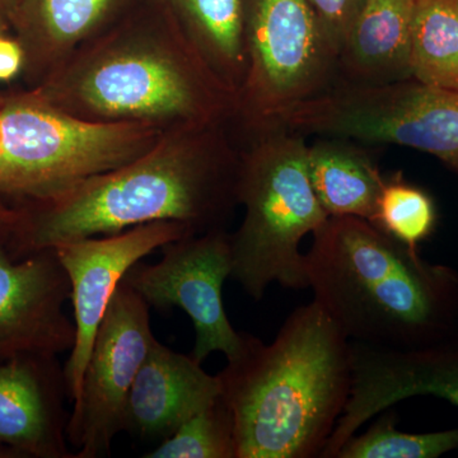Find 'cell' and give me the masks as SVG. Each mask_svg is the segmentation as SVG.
<instances>
[{
	"label": "cell",
	"instance_id": "obj_7",
	"mask_svg": "<svg viewBox=\"0 0 458 458\" xmlns=\"http://www.w3.org/2000/svg\"><path fill=\"white\" fill-rule=\"evenodd\" d=\"M246 41L238 131L264 128L337 84V55L311 0H247Z\"/></svg>",
	"mask_w": 458,
	"mask_h": 458
},
{
	"label": "cell",
	"instance_id": "obj_23",
	"mask_svg": "<svg viewBox=\"0 0 458 458\" xmlns=\"http://www.w3.org/2000/svg\"><path fill=\"white\" fill-rule=\"evenodd\" d=\"M146 458H237L233 415L222 397L159 443Z\"/></svg>",
	"mask_w": 458,
	"mask_h": 458
},
{
	"label": "cell",
	"instance_id": "obj_1",
	"mask_svg": "<svg viewBox=\"0 0 458 458\" xmlns=\"http://www.w3.org/2000/svg\"><path fill=\"white\" fill-rule=\"evenodd\" d=\"M238 168L233 123L164 132L125 165L21 205L5 247L20 260L153 222L182 223L197 234L225 229L238 207Z\"/></svg>",
	"mask_w": 458,
	"mask_h": 458
},
{
	"label": "cell",
	"instance_id": "obj_6",
	"mask_svg": "<svg viewBox=\"0 0 458 458\" xmlns=\"http://www.w3.org/2000/svg\"><path fill=\"white\" fill-rule=\"evenodd\" d=\"M164 132L129 123L84 122L35 89L0 99V198L55 197L75 183L137 158Z\"/></svg>",
	"mask_w": 458,
	"mask_h": 458
},
{
	"label": "cell",
	"instance_id": "obj_16",
	"mask_svg": "<svg viewBox=\"0 0 458 458\" xmlns=\"http://www.w3.org/2000/svg\"><path fill=\"white\" fill-rule=\"evenodd\" d=\"M140 0H22L12 20L25 53L30 89L55 72L75 51L98 38Z\"/></svg>",
	"mask_w": 458,
	"mask_h": 458
},
{
	"label": "cell",
	"instance_id": "obj_2",
	"mask_svg": "<svg viewBox=\"0 0 458 458\" xmlns=\"http://www.w3.org/2000/svg\"><path fill=\"white\" fill-rule=\"evenodd\" d=\"M32 89L84 122L161 132L233 123L237 114L236 93L158 0H140Z\"/></svg>",
	"mask_w": 458,
	"mask_h": 458
},
{
	"label": "cell",
	"instance_id": "obj_17",
	"mask_svg": "<svg viewBox=\"0 0 458 458\" xmlns=\"http://www.w3.org/2000/svg\"><path fill=\"white\" fill-rule=\"evenodd\" d=\"M417 0H366L337 54V84L378 86L410 80Z\"/></svg>",
	"mask_w": 458,
	"mask_h": 458
},
{
	"label": "cell",
	"instance_id": "obj_9",
	"mask_svg": "<svg viewBox=\"0 0 458 458\" xmlns=\"http://www.w3.org/2000/svg\"><path fill=\"white\" fill-rule=\"evenodd\" d=\"M161 251V261H138L123 282L158 311L179 307L188 313L197 334L190 355L199 363L216 352L227 360L236 358L243 334L232 327L223 303V285L232 274L231 233L194 234L165 243Z\"/></svg>",
	"mask_w": 458,
	"mask_h": 458
},
{
	"label": "cell",
	"instance_id": "obj_13",
	"mask_svg": "<svg viewBox=\"0 0 458 458\" xmlns=\"http://www.w3.org/2000/svg\"><path fill=\"white\" fill-rule=\"evenodd\" d=\"M71 297L55 249L14 260L0 243V360L72 351L75 325L64 312Z\"/></svg>",
	"mask_w": 458,
	"mask_h": 458
},
{
	"label": "cell",
	"instance_id": "obj_30",
	"mask_svg": "<svg viewBox=\"0 0 458 458\" xmlns=\"http://www.w3.org/2000/svg\"><path fill=\"white\" fill-rule=\"evenodd\" d=\"M2 95H3V93H0V99H2Z\"/></svg>",
	"mask_w": 458,
	"mask_h": 458
},
{
	"label": "cell",
	"instance_id": "obj_8",
	"mask_svg": "<svg viewBox=\"0 0 458 458\" xmlns=\"http://www.w3.org/2000/svg\"><path fill=\"white\" fill-rule=\"evenodd\" d=\"M306 135L394 144L429 153L458 174V92L410 80L337 84L294 114Z\"/></svg>",
	"mask_w": 458,
	"mask_h": 458
},
{
	"label": "cell",
	"instance_id": "obj_15",
	"mask_svg": "<svg viewBox=\"0 0 458 458\" xmlns=\"http://www.w3.org/2000/svg\"><path fill=\"white\" fill-rule=\"evenodd\" d=\"M219 396L218 376L205 372L191 355L156 340L129 391L123 432L143 441L164 442Z\"/></svg>",
	"mask_w": 458,
	"mask_h": 458
},
{
	"label": "cell",
	"instance_id": "obj_26",
	"mask_svg": "<svg viewBox=\"0 0 458 458\" xmlns=\"http://www.w3.org/2000/svg\"><path fill=\"white\" fill-rule=\"evenodd\" d=\"M16 223V209H8L4 205H0V243H7Z\"/></svg>",
	"mask_w": 458,
	"mask_h": 458
},
{
	"label": "cell",
	"instance_id": "obj_12",
	"mask_svg": "<svg viewBox=\"0 0 458 458\" xmlns=\"http://www.w3.org/2000/svg\"><path fill=\"white\" fill-rule=\"evenodd\" d=\"M351 343V394L322 458H335L370 419L410 397L436 396L458 406L457 335L414 349Z\"/></svg>",
	"mask_w": 458,
	"mask_h": 458
},
{
	"label": "cell",
	"instance_id": "obj_14",
	"mask_svg": "<svg viewBox=\"0 0 458 458\" xmlns=\"http://www.w3.org/2000/svg\"><path fill=\"white\" fill-rule=\"evenodd\" d=\"M65 396L55 355L0 360V457L75 458L66 445Z\"/></svg>",
	"mask_w": 458,
	"mask_h": 458
},
{
	"label": "cell",
	"instance_id": "obj_27",
	"mask_svg": "<svg viewBox=\"0 0 458 458\" xmlns=\"http://www.w3.org/2000/svg\"><path fill=\"white\" fill-rule=\"evenodd\" d=\"M22 0H0V17L7 18L9 23L16 17Z\"/></svg>",
	"mask_w": 458,
	"mask_h": 458
},
{
	"label": "cell",
	"instance_id": "obj_24",
	"mask_svg": "<svg viewBox=\"0 0 458 458\" xmlns=\"http://www.w3.org/2000/svg\"><path fill=\"white\" fill-rule=\"evenodd\" d=\"M364 2L366 0H311L336 55Z\"/></svg>",
	"mask_w": 458,
	"mask_h": 458
},
{
	"label": "cell",
	"instance_id": "obj_3",
	"mask_svg": "<svg viewBox=\"0 0 458 458\" xmlns=\"http://www.w3.org/2000/svg\"><path fill=\"white\" fill-rule=\"evenodd\" d=\"M236 426L237 458L321 457L352 388V343L316 301L270 344L243 334L219 372Z\"/></svg>",
	"mask_w": 458,
	"mask_h": 458
},
{
	"label": "cell",
	"instance_id": "obj_11",
	"mask_svg": "<svg viewBox=\"0 0 458 458\" xmlns=\"http://www.w3.org/2000/svg\"><path fill=\"white\" fill-rule=\"evenodd\" d=\"M194 234L197 233L182 223L162 221L55 247L71 282L74 309L75 342L64 367L66 391L73 403L82 393L84 372L96 334L125 274L132 265L161 250L165 243Z\"/></svg>",
	"mask_w": 458,
	"mask_h": 458
},
{
	"label": "cell",
	"instance_id": "obj_28",
	"mask_svg": "<svg viewBox=\"0 0 458 458\" xmlns=\"http://www.w3.org/2000/svg\"><path fill=\"white\" fill-rule=\"evenodd\" d=\"M2 204H3V203H2V198H0V205H2Z\"/></svg>",
	"mask_w": 458,
	"mask_h": 458
},
{
	"label": "cell",
	"instance_id": "obj_22",
	"mask_svg": "<svg viewBox=\"0 0 458 458\" xmlns=\"http://www.w3.org/2000/svg\"><path fill=\"white\" fill-rule=\"evenodd\" d=\"M370 223L394 240L419 251V245L432 236L437 209L432 197L419 186L394 174L386 177Z\"/></svg>",
	"mask_w": 458,
	"mask_h": 458
},
{
	"label": "cell",
	"instance_id": "obj_5",
	"mask_svg": "<svg viewBox=\"0 0 458 458\" xmlns=\"http://www.w3.org/2000/svg\"><path fill=\"white\" fill-rule=\"evenodd\" d=\"M237 132V199L245 216L231 234V278L255 301L274 283L309 288L301 242L328 216L310 180L306 137L278 123Z\"/></svg>",
	"mask_w": 458,
	"mask_h": 458
},
{
	"label": "cell",
	"instance_id": "obj_4",
	"mask_svg": "<svg viewBox=\"0 0 458 458\" xmlns=\"http://www.w3.org/2000/svg\"><path fill=\"white\" fill-rule=\"evenodd\" d=\"M313 301L352 343L390 349L457 335L458 276L358 216H328L306 254Z\"/></svg>",
	"mask_w": 458,
	"mask_h": 458
},
{
	"label": "cell",
	"instance_id": "obj_19",
	"mask_svg": "<svg viewBox=\"0 0 458 458\" xmlns=\"http://www.w3.org/2000/svg\"><path fill=\"white\" fill-rule=\"evenodd\" d=\"M205 64L232 92L247 72V0H158Z\"/></svg>",
	"mask_w": 458,
	"mask_h": 458
},
{
	"label": "cell",
	"instance_id": "obj_25",
	"mask_svg": "<svg viewBox=\"0 0 458 458\" xmlns=\"http://www.w3.org/2000/svg\"><path fill=\"white\" fill-rule=\"evenodd\" d=\"M25 53L16 38H0V81L7 82L23 71Z\"/></svg>",
	"mask_w": 458,
	"mask_h": 458
},
{
	"label": "cell",
	"instance_id": "obj_29",
	"mask_svg": "<svg viewBox=\"0 0 458 458\" xmlns=\"http://www.w3.org/2000/svg\"><path fill=\"white\" fill-rule=\"evenodd\" d=\"M454 2H456L457 7H458V0H454Z\"/></svg>",
	"mask_w": 458,
	"mask_h": 458
},
{
	"label": "cell",
	"instance_id": "obj_18",
	"mask_svg": "<svg viewBox=\"0 0 458 458\" xmlns=\"http://www.w3.org/2000/svg\"><path fill=\"white\" fill-rule=\"evenodd\" d=\"M307 167L313 191L328 216L373 218L386 177L358 141L316 137L307 147Z\"/></svg>",
	"mask_w": 458,
	"mask_h": 458
},
{
	"label": "cell",
	"instance_id": "obj_21",
	"mask_svg": "<svg viewBox=\"0 0 458 458\" xmlns=\"http://www.w3.org/2000/svg\"><path fill=\"white\" fill-rule=\"evenodd\" d=\"M366 433L354 434L335 458H438L458 448V428L434 433H405L390 409Z\"/></svg>",
	"mask_w": 458,
	"mask_h": 458
},
{
	"label": "cell",
	"instance_id": "obj_20",
	"mask_svg": "<svg viewBox=\"0 0 458 458\" xmlns=\"http://www.w3.org/2000/svg\"><path fill=\"white\" fill-rule=\"evenodd\" d=\"M410 66L412 80L458 92V7L454 0H417Z\"/></svg>",
	"mask_w": 458,
	"mask_h": 458
},
{
	"label": "cell",
	"instance_id": "obj_10",
	"mask_svg": "<svg viewBox=\"0 0 458 458\" xmlns=\"http://www.w3.org/2000/svg\"><path fill=\"white\" fill-rule=\"evenodd\" d=\"M156 340L149 306L122 280L96 334L82 393L69 417L66 436L78 450L75 458L110 454L114 437L123 432L132 382Z\"/></svg>",
	"mask_w": 458,
	"mask_h": 458
}]
</instances>
